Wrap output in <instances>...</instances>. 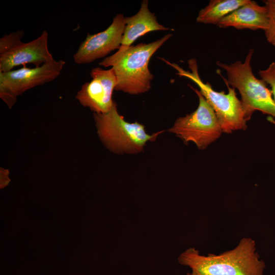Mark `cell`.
Masks as SVG:
<instances>
[{
    "label": "cell",
    "mask_w": 275,
    "mask_h": 275,
    "mask_svg": "<svg viewBox=\"0 0 275 275\" xmlns=\"http://www.w3.org/2000/svg\"><path fill=\"white\" fill-rule=\"evenodd\" d=\"M178 261L196 275H263L265 268L251 238H243L234 249L219 255H201L195 248H189Z\"/></svg>",
    "instance_id": "cell-1"
},
{
    "label": "cell",
    "mask_w": 275,
    "mask_h": 275,
    "mask_svg": "<svg viewBox=\"0 0 275 275\" xmlns=\"http://www.w3.org/2000/svg\"><path fill=\"white\" fill-rule=\"evenodd\" d=\"M172 36L168 34L152 42L131 46L124 52H116L99 62L100 66L114 70L117 79L115 90L132 95L148 92L154 78L148 67L150 59Z\"/></svg>",
    "instance_id": "cell-2"
},
{
    "label": "cell",
    "mask_w": 275,
    "mask_h": 275,
    "mask_svg": "<svg viewBox=\"0 0 275 275\" xmlns=\"http://www.w3.org/2000/svg\"><path fill=\"white\" fill-rule=\"evenodd\" d=\"M254 50H249L243 62L237 61L227 64L217 61L216 64L223 69L228 76L224 80L236 89L241 95V103L245 119L249 120L255 111L275 117V102L271 91L262 79L255 77L251 64Z\"/></svg>",
    "instance_id": "cell-3"
},
{
    "label": "cell",
    "mask_w": 275,
    "mask_h": 275,
    "mask_svg": "<svg viewBox=\"0 0 275 275\" xmlns=\"http://www.w3.org/2000/svg\"><path fill=\"white\" fill-rule=\"evenodd\" d=\"M93 117L101 141L108 150L115 154L141 152L148 142L154 141L163 131L150 135L143 124L126 121L119 114L115 102L108 112L93 113Z\"/></svg>",
    "instance_id": "cell-4"
},
{
    "label": "cell",
    "mask_w": 275,
    "mask_h": 275,
    "mask_svg": "<svg viewBox=\"0 0 275 275\" xmlns=\"http://www.w3.org/2000/svg\"><path fill=\"white\" fill-rule=\"evenodd\" d=\"M160 59L174 68L177 71V75L189 79L198 86L200 92L214 110L223 132L230 133L235 130L246 128L241 103L237 97L235 89L230 87L225 81L228 89L227 94L223 91L214 90L208 82H204L201 79L195 59L188 60L190 70H185L177 64L171 63L163 58Z\"/></svg>",
    "instance_id": "cell-5"
},
{
    "label": "cell",
    "mask_w": 275,
    "mask_h": 275,
    "mask_svg": "<svg viewBox=\"0 0 275 275\" xmlns=\"http://www.w3.org/2000/svg\"><path fill=\"white\" fill-rule=\"evenodd\" d=\"M191 88L199 98L196 111L178 118L169 129L185 143L193 142L200 149H204L215 141L223 132L215 113L200 91Z\"/></svg>",
    "instance_id": "cell-6"
},
{
    "label": "cell",
    "mask_w": 275,
    "mask_h": 275,
    "mask_svg": "<svg viewBox=\"0 0 275 275\" xmlns=\"http://www.w3.org/2000/svg\"><path fill=\"white\" fill-rule=\"evenodd\" d=\"M65 61L54 59L39 67H23L17 70L0 72V97L9 108L18 96L36 86L50 82L61 74Z\"/></svg>",
    "instance_id": "cell-7"
},
{
    "label": "cell",
    "mask_w": 275,
    "mask_h": 275,
    "mask_svg": "<svg viewBox=\"0 0 275 275\" xmlns=\"http://www.w3.org/2000/svg\"><path fill=\"white\" fill-rule=\"evenodd\" d=\"M90 75L91 80L82 85L75 98L80 104L89 107L94 113H106L115 102L112 96L117 79L114 70L97 67L91 70Z\"/></svg>",
    "instance_id": "cell-8"
},
{
    "label": "cell",
    "mask_w": 275,
    "mask_h": 275,
    "mask_svg": "<svg viewBox=\"0 0 275 275\" xmlns=\"http://www.w3.org/2000/svg\"><path fill=\"white\" fill-rule=\"evenodd\" d=\"M124 27L125 17L122 14H118L105 30L93 35L88 33L73 56L74 62L77 64H89L118 49Z\"/></svg>",
    "instance_id": "cell-9"
},
{
    "label": "cell",
    "mask_w": 275,
    "mask_h": 275,
    "mask_svg": "<svg viewBox=\"0 0 275 275\" xmlns=\"http://www.w3.org/2000/svg\"><path fill=\"white\" fill-rule=\"evenodd\" d=\"M48 34L44 30L34 40L21 42L7 52L0 55V72L11 71L13 68L28 64L39 67L54 59L48 46Z\"/></svg>",
    "instance_id": "cell-10"
},
{
    "label": "cell",
    "mask_w": 275,
    "mask_h": 275,
    "mask_svg": "<svg viewBox=\"0 0 275 275\" xmlns=\"http://www.w3.org/2000/svg\"><path fill=\"white\" fill-rule=\"evenodd\" d=\"M168 30L173 31L174 29L159 23L155 14L149 9L148 1L144 0L136 14L125 17V27L121 44L116 52L120 53L124 52L132 46L136 40L149 32Z\"/></svg>",
    "instance_id": "cell-11"
},
{
    "label": "cell",
    "mask_w": 275,
    "mask_h": 275,
    "mask_svg": "<svg viewBox=\"0 0 275 275\" xmlns=\"http://www.w3.org/2000/svg\"><path fill=\"white\" fill-rule=\"evenodd\" d=\"M268 25L266 6L254 1L249 2L222 18L217 23L219 28L233 27L237 29L263 30Z\"/></svg>",
    "instance_id": "cell-12"
},
{
    "label": "cell",
    "mask_w": 275,
    "mask_h": 275,
    "mask_svg": "<svg viewBox=\"0 0 275 275\" xmlns=\"http://www.w3.org/2000/svg\"><path fill=\"white\" fill-rule=\"evenodd\" d=\"M249 0H211L201 9L196 21L205 24H217L224 17L248 3Z\"/></svg>",
    "instance_id": "cell-13"
},
{
    "label": "cell",
    "mask_w": 275,
    "mask_h": 275,
    "mask_svg": "<svg viewBox=\"0 0 275 275\" xmlns=\"http://www.w3.org/2000/svg\"><path fill=\"white\" fill-rule=\"evenodd\" d=\"M267 10L268 25L264 31L268 43L275 46V0L263 1Z\"/></svg>",
    "instance_id": "cell-14"
},
{
    "label": "cell",
    "mask_w": 275,
    "mask_h": 275,
    "mask_svg": "<svg viewBox=\"0 0 275 275\" xmlns=\"http://www.w3.org/2000/svg\"><path fill=\"white\" fill-rule=\"evenodd\" d=\"M24 35L23 30H18L4 35L0 39V55L7 52L22 42L21 39Z\"/></svg>",
    "instance_id": "cell-15"
},
{
    "label": "cell",
    "mask_w": 275,
    "mask_h": 275,
    "mask_svg": "<svg viewBox=\"0 0 275 275\" xmlns=\"http://www.w3.org/2000/svg\"><path fill=\"white\" fill-rule=\"evenodd\" d=\"M259 74L261 79L270 85L271 92L275 102V62H273L264 70H260Z\"/></svg>",
    "instance_id": "cell-16"
},
{
    "label": "cell",
    "mask_w": 275,
    "mask_h": 275,
    "mask_svg": "<svg viewBox=\"0 0 275 275\" xmlns=\"http://www.w3.org/2000/svg\"><path fill=\"white\" fill-rule=\"evenodd\" d=\"M9 171L8 169L1 167L0 168V186L1 188L6 187L9 183L10 179L9 177Z\"/></svg>",
    "instance_id": "cell-17"
},
{
    "label": "cell",
    "mask_w": 275,
    "mask_h": 275,
    "mask_svg": "<svg viewBox=\"0 0 275 275\" xmlns=\"http://www.w3.org/2000/svg\"><path fill=\"white\" fill-rule=\"evenodd\" d=\"M186 275H196V274H194V273H192V272H190V273L188 272V273H187L186 274Z\"/></svg>",
    "instance_id": "cell-18"
}]
</instances>
